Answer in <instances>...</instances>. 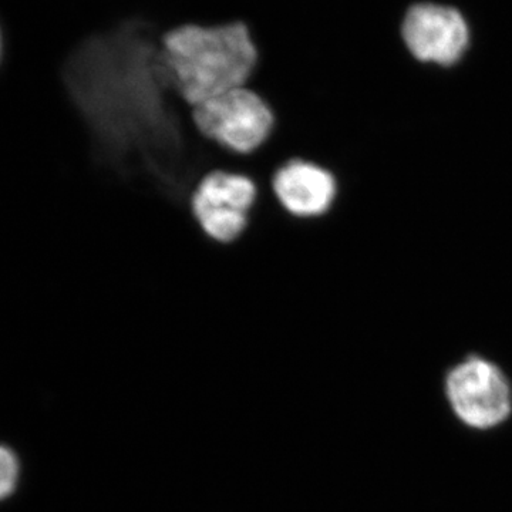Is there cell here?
Instances as JSON below:
<instances>
[{
	"mask_svg": "<svg viewBox=\"0 0 512 512\" xmlns=\"http://www.w3.org/2000/svg\"><path fill=\"white\" fill-rule=\"evenodd\" d=\"M19 461L8 447L0 446V500H5L18 484Z\"/></svg>",
	"mask_w": 512,
	"mask_h": 512,
	"instance_id": "obj_8",
	"label": "cell"
},
{
	"mask_svg": "<svg viewBox=\"0 0 512 512\" xmlns=\"http://www.w3.org/2000/svg\"><path fill=\"white\" fill-rule=\"evenodd\" d=\"M407 49L421 62L451 66L468 46L466 20L457 10L437 5H417L403 23Z\"/></svg>",
	"mask_w": 512,
	"mask_h": 512,
	"instance_id": "obj_6",
	"label": "cell"
},
{
	"mask_svg": "<svg viewBox=\"0 0 512 512\" xmlns=\"http://www.w3.org/2000/svg\"><path fill=\"white\" fill-rule=\"evenodd\" d=\"M191 117L202 137L242 156L264 146L275 127L268 101L244 87L194 107Z\"/></svg>",
	"mask_w": 512,
	"mask_h": 512,
	"instance_id": "obj_3",
	"label": "cell"
},
{
	"mask_svg": "<svg viewBox=\"0 0 512 512\" xmlns=\"http://www.w3.org/2000/svg\"><path fill=\"white\" fill-rule=\"evenodd\" d=\"M256 195V185L247 175L211 171L192 192V215L208 238L231 244L248 228Z\"/></svg>",
	"mask_w": 512,
	"mask_h": 512,
	"instance_id": "obj_4",
	"label": "cell"
},
{
	"mask_svg": "<svg viewBox=\"0 0 512 512\" xmlns=\"http://www.w3.org/2000/svg\"><path fill=\"white\" fill-rule=\"evenodd\" d=\"M63 83L101 167L143 175L168 201L190 205L211 161L175 109L153 23L127 19L87 37L67 57Z\"/></svg>",
	"mask_w": 512,
	"mask_h": 512,
	"instance_id": "obj_1",
	"label": "cell"
},
{
	"mask_svg": "<svg viewBox=\"0 0 512 512\" xmlns=\"http://www.w3.org/2000/svg\"><path fill=\"white\" fill-rule=\"evenodd\" d=\"M247 23H185L161 37V64L168 86L188 106H200L242 89L259 64Z\"/></svg>",
	"mask_w": 512,
	"mask_h": 512,
	"instance_id": "obj_2",
	"label": "cell"
},
{
	"mask_svg": "<svg viewBox=\"0 0 512 512\" xmlns=\"http://www.w3.org/2000/svg\"><path fill=\"white\" fill-rule=\"evenodd\" d=\"M447 394L457 416L478 429L501 423L511 412L507 379L480 357H470L448 373Z\"/></svg>",
	"mask_w": 512,
	"mask_h": 512,
	"instance_id": "obj_5",
	"label": "cell"
},
{
	"mask_svg": "<svg viewBox=\"0 0 512 512\" xmlns=\"http://www.w3.org/2000/svg\"><path fill=\"white\" fill-rule=\"evenodd\" d=\"M272 190L293 217L312 218L330 210L338 184L320 165L293 158L275 171Z\"/></svg>",
	"mask_w": 512,
	"mask_h": 512,
	"instance_id": "obj_7",
	"label": "cell"
},
{
	"mask_svg": "<svg viewBox=\"0 0 512 512\" xmlns=\"http://www.w3.org/2000/svg\"><path fill=\"white\" fill-rule=\"evenodd\" d=\"M2 57H3V35H2V29H0V63H2Z\"/></svg>",
	"mask_w": 512,
	"mask_h": 512,
	"instance_id": "obj_9",
	"label": "cell"
}]
</instances>
